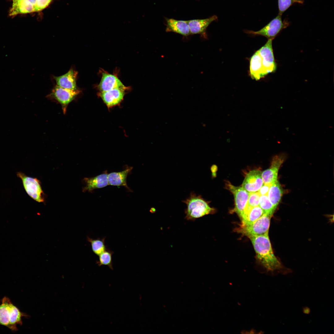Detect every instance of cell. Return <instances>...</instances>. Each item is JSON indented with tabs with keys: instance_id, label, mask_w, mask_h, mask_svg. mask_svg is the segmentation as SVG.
<instances>
[{
	"instance_id": "6",
	"label": "cell",
	"mask_w": 334,
	"mask_h": 334,
	"mask_svg": "<svg viewBox=\"0 0 334 334\" xmlns=\"http://www.w3.org/2000/svg\"><path fill=\"white\" fill-rule=\"evenodd\" d=\"M225 186L226 188L233 195L235 205L233 211L238 214L242 221L246 214L249 192L242 186H234L228 181L226 183Z\"/></svg>"
},
{
	"instance_id": "13",
	"label": "cell",
	"mask_w": 334,
	"mask_h": 334,
	"mask_svg": "<svg viewBox=\"0 0 334 334\" xmlns=\"http://www.w3.org/2000/svg\"><path fill=\"white\" fill-rule=\"evenodd\" d=\"M283 161L282 156L277 155L274 157L270 167L262 173L263 184L271 185L277 180L278 170Z\"/></svg>"
},
{
	"instance_id": "17",
	"label": "cell",
	"mask_w": 334,
	"mask_h": 334,
	"mask_svg": "<svg viewBox=\"0 0 334 334\" xmlns=\"http://www.w3.org/2000/svg\"><path fill=\"white\" fill-rule=\"evenodd\" d=\"M250 75L252 79L258 80L267 75L263 68L262 59L258 50L250 58Z\"/></svg>"
},
{
	"instance_id": "16",
	"label": "cell",
	"mask_w": 334,
	"mask_h": 334,
	"mask_svg": "<svg viewBox=\"0 0 334 334\" xmlns=\"http://www.w3.org/2000/svg\"><path fill=\"white\" fill-rule=\"evenodd\" d=\"M108 174L107 171H106L94 177L84 178L83 181L85 186L83 188V191L92 192L95 189L102 188L109 185Z\"/></svg>"
},
{
	"instance_id": "9",
	"label": "cell",
	"mask_w": 334,
	"mask_h": 334,
	"mask_svg": "<svg viewBox=\"0 0 334 334\" xmlns=\"http://www.w3.org/2000/svg\"><path fill=\"white\" fill-rule=\"evenodd\" d=\"M268 40L266 44L258 50L262 59L263 68L267 75L275 72L277 68L272 48V40Z\"/></svg>"
},
{
	"instance_id": "20",
	"label": "cell",
	"mask_w": 334,
	"mask_h": 334,
	"mask_svg": "<svg viewBox=\"0 0 334 334\" xmlns=\"http://www.w3.org/2000/svg\"><path fill=\"white\" fill-rule=\"evenodd\" d=\"M283 193L282 188L277 180L271 185L268 195L276 209L280 200Z\"/></svg>"
},
{
	"instance_id": "27",
	"label": "cell",
	"mask_w": 334,
	"mask_h": 334,
	"mask_svg": "<svg viewBox=\"0 0 334 334\" xmlns=\"http://www.w3.org/2000/svg\"><path fill=\"white\" fill-rule=\"evenodd\" d=\"M52 0H37L35 12L41 11L46 7Z\"/></svg>"
},
{
	"instance_id": "5",
	"label": "cell",
	"mask_w": 334,
	"mask_h": 334,
	"mask_svg": "<svg viewBox=\"0 0 334 334\" xmlns=\"http://www.w3.org/2000/svg\"><path fill=\"white\" fill-rule=\"evenodd\" d=\"M271 217L272 216L264 213L253 222L248 225H241L237 230L248 237L268 233Z\"/></svg>"
},
{
	"instance_id": "25",
	"label": "cell",
	"mask_w": 334,
	"mask_h": 334,
	"mask_svg": "<svg viewBox=\"0 0 334 334\" xmlns=\"http://www.w3.org/2000/svg\"><path fill=\"white\" fill-rule=\"evenodd\" d=\"M303 0H278V14L282 15L289 7L295 3L303 4Z\"/></svg>"
},
{
	"instance_id": "21",
	"label": "cell",
	"mask_w": 334,
	"mask_h": 334,
	"mask_svg": "<svg viewBox=\"0 0 334 334\" xmlns=\"http://www.w3.org/2000/svg\"><path fill=\"white\" fill-rule=\"evenodd\" d=\"M263 214V211L259 206L250 208L246 211L245 217L242 221L241 225H248L253 222Z\"/></svg>"
},
{
	"instance_id": "14",
	"label": "cell",
	"mask_w": 334,
	"mask_h": 334,
	"mask_svg": "<svg viewBox=\"0 0 334 334\" xmlns=\"http://www.w3.org/2000/svg\"><path fill=\"white\" fill-rule=\"evenodd\" d=\"M217 20V17L213 15L205 19L187 20L191 35L199 34L206 38L207 37V28L212 22Z\"/></svg>"
},
{
	"instance_id": "19",
	"label": "cell",
	"mask_w": 334,
	"mask_h": 334,
	"mask_svg": "<svg viewBox=\"0 0 334 334\" xmlns=\"http://www.w3.org/2000/svg\"><path fill=\"white\" fill-rule=\"evenodd\" d=\"M133 169L132 167L127 166L123 170L118 172H113L108 174V179L109 185L125 187L129 191L131 190L128 186L126 182V178L128 174Z\"/></svg>"
},
{
	"instance_id": "11",
	"label": "cell",
	"mask_w": 334,
	"mask_h": 334,
	"mask_svg": "<svg viewBox=\"0 0 334 334\" xmlns=\"http://www.w3.org/2000/svg\"><path fill=\"white\" fill-rule=\"evenodd\" d=\"M263 184L261 172L255 169L247 173L242 186L249 193L255 192L259 191Z\"/></svg>"
},
{
	"instance_id": "18",
	"label": "cell",
	"mask_w": 334,
	"mask_h": 334,
	"mask_svg": "<svg viewBox=\"0 0 334 334\" xmlns=\"http://www.w3.org/2000/svg\"><path fill=\"white\" fill-rule=\"evenodd\" d=\"M166 31L176 33L184 36L191 35L188 21L166 19Z\"/></svg>"
},
{
	"instance_id": "8",
	"label": "cell",
	"mask_w": 334,
	"mask_h": 334,
	"mask_svg": "<svg viewBox=\"0 0 334 334\" xmlns=\"http://www.w3.org/2000/svg\"><path fill=\"white\" fill-rule=\"evenodd\" d=\"M81 92L79 89L72 90L63 88L56 85L47 97L59 103L62 106L63 113L65 114L69 104Z\"/></svg>"
},
{
	"instance_id": "2",
	"label": "cell",
	"mask_w": 334,
	"mask_h": 334,
	"mask_svg": "<svg viewBox=\"0 0 334 334\" xmlns=\"http://www.w3.org/2000/svg\"><path fill=\"white\" fill-rule=\"evenodd\" d=\"M28 316L21 312L7 297H4L0 302V325L8 328L13 331L18 330L17 325L22 324V318Z\"/></svg>"
},
{
	"instance_id": "23",
	"label": "cell",
	"mask_w": 334,
	"mask_h": 334,
	"mask_svg": "<svg viewBox=\"0 0 334 334\" xmlns=\"http://www.w3.org/2000/svg\"><path fill=\"white\" fill-rule=\"evenodd\" d=\"M113 253V251L107 248L98 256L99 259L96 261V263L99 267L103 265L107 266L113 270L112 255Z\"/></svg>"
},
{
	"instance_id": "12",
	"label": "cell",
	"mask_w": 334,
	"mask_h": 334,
	"mask_svg": "<svg viewBox=\"0 0 334 334\" xmlns=\"http://www.w3.org/2000/svg\"><path fill=\"white\" fill-rule=\"evenodd\" d=\"M126 90L120 88H114L108 91L99 92V96L108 108L118 105L122 101Z\"/></svg>"
},
{
	"instance_id": "22",
	"label": "cell",
	"mask_w": 334,
	"mask_h": 334,
	"mask_svg": "<svg viewBox=\"0 0 334 334\" xmlns=\"http://www.w3.org/2000/svg\"><path fill=\"white\" fill-rule=\"evenodd\" d=\"M105 238L104 237L102 238L93 239L87 237V241L91 244L93 252L96 255L99 256L107 249L105 243Z\"/></svg>"
},
{
	"instance_id": "10",
	"label": "cell",
	"mask_w": 334,
	"mask_h": 334,
	"mask_svg": "<svg viewBox=\"0 0 334 334\" xmlns=\"http://www.w3.org/2000/svg\"><path fill=\"white\" fill-rule=\"evenodd\" d=\"M101 72V79L97 86V88L100 92H105L116 88H120L126 90L128 88L123 85L116 75L109 74L104 70Z\"/></svg>"
},
{
	"instance_id": "28",
	"label": "cell",
	"mask_w": 334,
	"mask_h": 334,
	"mask_svg": "<svg viewBox=\"0 0 334 334\" xmlns=\"http://www.w3.org/2000/svg\"><path fill=\"white\" fill-rule=\"evenodd\" d=\"M270 186V185L263 184L258 191L260 195H268Z\"/></svg>"
},
{
	"instance_id": "24",
	"label": "cell",
	"mask_w": 334,
	"mask_h": 334,
	"mask_svg": "<svg viewBox=\"0 0 334 334\" xmlns=\"http://www.w3.org/2000/svg\"><path fill=\"white\" fill-rule=\"evenodd\" d=\"M259 206L262 209L264 213L272 216L276 209L270 201L267 195L260 196Z\"/></svg>"
},
{
	"instance_id": "15",
	"label": "cell",
	"mask_w": 334,
	"mask_h": 334,
	"mask_svg": "<svg viewBox=\"0 0 334 334\" xmlns=\"http://www.w3.org/2000/svg\"><path fill=\"white\" fill-rule=\"evenodd\" d=\"M77 75L78 72L71 68L65 74L60 76H54V78L57 85L65 88L76 90L78 89L76 84Z\"/></svg>"
},
{
	"instance_id": "7",
	"label": "cell",
	"mask_w": 334,
	"mask_h": 334,
	"mask_svg": "<svg viewBox=\"0 0 334 334\" xmlns=\"http://www.w3.org/2000/svg\"><path fill=\"white\" fill-rule=\"evenodd\" d=\"M17 175L21 179L26 192L31 198L39 203L44 202L45 194L39 180L21 172L18 173Z\"/></svg>"
},
{
	"instance_id": "4",
	"label": "cell",
	"mask_w": 334,
	"mask_h": 334,
	"mask_svg": "<svg viewBox=\"0 0 334 334\" xmlns=\"http://www.w3.org/2000/svg\"><path fill=\"white\" fill-rule=\"evenodd\" d=\"M282 15H278L271 21L267 24L260 30L257 31L245 30V32L254 35H260L265 36L268 39L273 40L289 24L287 19L282 20Z\"/></svg>"
},
{
	"instance_id": "26",
	"label": "cell",
	"mask_w": 334,
	"mask_h": 334,
	"mask_svg": "<svg viewBox=\"0 0 334 334\" xmlns=\"http://www.w3.org/2000/svg\"><path fill=\"white\" fill-rule=\"evenodd\" d=\"M260 196L258 192L249 193L248 204L246 211L247 210L251 208L259 206V200Z\"/></svg>"
},
{
	"instance_id": "3",
	"label": "cell",
	"mask_w": 334,
	"mask_h": 334,
	"mask_svg": "<svg viewBox=\"0 0 334 334\" xmlns=\"http://www.w3.org/2000/svg\"><path fill=\"white\" fill-rule=\"evenodd\" d=\"M182 202L186 205L185 218L188 221H194L205 215L212 214L215 211L201 195H197L193 192L191 193L188 198Z\"/></svg>"
},
{
	"instance_id": "1",
	"label": "cell",
	"mask_w": 334,
	"mask_h": 334,
	"mask_svg": "<svg viewBox=\"0 0 334 334\" xmlns=\"http://www.w3.org/2000/svg\"><path fill=\"white\" fill-rule=\"evenodd\" d=\"M268 233L248 237L255 251L257 259L268 272L287 274L289 272L273 253Z\"/></svg>"
}]
</instances>
